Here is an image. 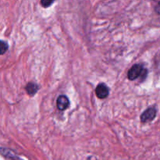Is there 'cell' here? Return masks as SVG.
<instances>
[{"label": "cell", "mask_w": 160, "mask_h": 160, "mask_svg": "<svg viewBox=\"0 0 160 160\" xmlns=\"http://www.w3.org/2000/svg\"><path fill=\"white\" fill-rule=\"evenodd\" d=\"M142 70H143V66L142 65H141V64H135V65H134L128 71V79L131 80V81H134V80L137 79L141 75Z\"/></svg>", "instance_id": "1"}, {"label": "cell", "mask_w": 160, "mask_h": 160, "mask_svg": "<svg viewBox=\"0 0 160 160\" xmlns=\"http://www.w3.org/2000/svg\"><path fill=\"white\" fill-rule=\"evenodd\" d=\"M156 116V108L152 107L148 108V109L145 111L141 116V120L143 123H147V122L152 121L155 119Z\"/></svg>", "instance_id": "2"}, {"label": "cell", "mask_w": 160, "mask_h": 160, "mask_svg": "<svg viewBox=\"0 0 160 160\" xmlns=\"http://www.w3.org/2000/svg\"><path fill=\"white\" fill-rule=\"evenodd\" d=\"M95 93H96L97 97L98 98H100V99H104V98H107L108 95H109V88L107 87V85L102 83V84H99L97 86L96 89H95Z\"/></svg>", "instance_id": "3"}, {"label": "cell", "mask_w": 160, "mask_h": 160, "mask_svg": "<svg viewBox=\"0 0 160 160\" xmlns=\"http://www.w3.org/2000/svg\"><path fill=\"white\" fill-rule=\"evenodd\" d=\"M56 105H57V108L59 110L63 111L69 107L70 101H69L68 98L67 96L60 95V96L58 97L57 101H56Z\"/></svg>", "instance_id": "4"}, {"label": "cell", "mask_w": 160, "mask_h": 160, "mask_svg": "<svg viewBox=\"0 0 160 160\" xmlns=\"http://www.w3.org/2000/svg\"><path fill=\"white\" fill-rule=\"evenodd\" d=\"M38 90V87L37 84H34V83H28V85L26 86L27 92L28 93V95H31V96L34 95V94L37 92Z\"/></svg>", "instance_id": "5"}, {"label": "cell", "mask_w": 160, "mask_h": 160, "mask_svg": "<svg viewBox=\"0 0 160 160\" xmlns=\"http://www.w3.org/2000/svg\"><path fill=\"white\" fill-rule=\"evenodd\" d=\"M8 49V45L6 42L0 40V55H3Z\"/></svg>", "instance_id": "6"}, {"label": "cell", "mask_w": 160, "mask_h": 160, "mask_svg": "<svg viewBox=\"0 0 160 160\" xmlns=\"http://www.w3.org/2000/svg\"><path fill=\"white\" fill-rule=\"evenodd\" d=\"M52 3H53L52 1H51V2H49V1H42V2H41V4L43 6V7H48V6H49L50 5L52 4Z\"/></svg>", "instance_id": "7"}, {"label": "cell", "mask_w": 160, "mask_h": 160, "mask_svg": "<svg viewBox=\"0 0 160 160\" xmlns=\"http://www.w3.org/2000/svg\"><path fill=\"white\" fill-rule=\"evenodd\" d=\"M155 10H156V12H157L158 14H160V2H159L158 4L156 5V8H155Z\"/></svg>", "instance_id": "8"}]
</instances>
